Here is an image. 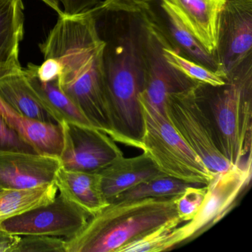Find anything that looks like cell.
<instances>
[{
  "instance_id": "2",
  "label": "cell",
  "mask_w": 252,
  "mask_h": 252,
  "mask_svg": "<svg viewBox=\"0 0 252 252\" xmlns=\"http://www.w3.org/2000/svg\"><path fill=\"white\" fill-rule=\"evenodd\" d=\"M44 59L60 63L62 91L75 103L94 127L111 135L103 73L104 42L91 9L59 17L46 39L39 45Z\"/></svg>"
},
{
  "instance_id": "27",
  "label": "cell",
  "mask_w": 252,
  "mask_h": 252,
  "mask_svg": "<svg viewBox=\"0 0 252 252\" xmlns=\"http://www.w3.org/2000/svg\"><path fill=\"white\" fill-rule=\"evenodd\" d=\"M153 1L154 0H104L98 5L103 9L141 12L150 8Z\"/></svg>"
},
{
  "instance_id": "17",
  "label": "cell",
  "mask_w": 252,
  "mask_h": 252,
  "mask_svg": "<svg viewBox=\"0 0 252 252\" xmlns=\"http://www.w3.org/2000/svg\"><path fill=\"white\" fill-rule=\"evenodd\" d=\"M54 183L60 194L91 217L109 204L101 189L98 173L69 170L61 166Z\"/></svg>"
},
{
  "instance_id": "6",
  "label": "cell",
  "mask_w": 252,
  "mask_h": 252,
  "mask_svg": "<svg viewBox=\"0 0 252 252\" xmlns=\"http://www.w3.org/2000/svg\"><path fill=\"white\" fill-rule=\"evenodd\" d=\"M197 85L167 97L166 118L207 169L219 173L233 166L221 153L213 122Z\"/></svg>"
},
{
  "instance_id": "25",
  "label": "cell",
  "mask_w": 252,
  "mask_h": 252,
  "mask_svg": "<svg viewBox=\"0 0 252 252\" xmlns=\"http://www.w3.org/2000/svg\"><path fill=\"white\" fill-rule=\"evenodd\" d=\"M20 236L11 252H66L63 237L44 235Z\"/></svg>"
},
{
  "instance_id": "18",
  "label": "cell",
  "mask_w": 252,
  "mask_h": 252,
  "mask_svg": "<svg viewBox=\"0 0 252 252\" xmlns=\"http://www.w3.org/2000/svg\"><path fill=\"white\" fill-rule=\"evenodd\" d=\"M23 0H0V64L22 67L20 43L24 37Z\"/></svg>"
},
{
  "instance_id": "13",
  "label": "cell",
  "mask_w": 252,
  "mask_h": 252,
  "mask_svg": "<svg viewBox=\"0 0 252 252\" xmlns=\"http://www.w3.org/2000/svg\"><path fill=\"white\" fill-rule=\"evenodd\" d=\"M101 189L109 203L135 186L162 173L147 153L132 158L122 157L98 172ZM167 176V175H166Z\"/></svg>"
},
{
  "instance_id": "14",
  "label": "cell",
  "mask_w": 252,
  "mask_h": 252,
  "mask_svg": "<svg viewBox=\"0 0 252 252\" xmlns=\"http://www.w3.org/2000/svg\"><path fill=\"white\" fill-rule=\"evenodd\" d=\"M167 1L194 37L208 52L215 56L220 17L226 0Z\"/></svg>"
},
{
  "instance_id": "7",
  "label": "cell",
  "mask_w": 252,
  "mask_h": 252,
  "mask_svg": "<svg viewBox=\"0 0 252 252\" xmlns=\"http://www.w3.org/2000/svg\"><path fill=\"white\" fill-rule=\"evenodd\" d=\"M252 159L217 173L206 185L200 211L191 220L175 228L177 245L199 237L222 219L252 178Z\"/></svg>"
},
{
  "instance_id": "5",
  "label": "cell",
  "mask_w": 252,
  "mask_h": 252,
  "mask_svg": "<svg viewBox=\"0 0 252 252\" xmlns=\"http://www.w3.org/2000/svg\"><path fill=\"white\" fill-rule=\"evenodd\" d=\"M140 104L144 118L141 150L164 175L189 184L207 185L216 174L211 172L186 144L166 116Z\"/></svg>"
},
{
  "instance_id": "29",
  "label": "cell",
  "mask_w": 252,
  "mask_h": 252,
  "mask_svg": "<svg viewBox=\"0 0 252 252\" xmlns=\"http://www.w3.org/2000/svg\"><path fill=\"white\" fill-rule=\"evenodd\" d=\"M64 7V14L74 16L82 14L94 8L99 3V0H60Z\"/></svg>"
},
{
  "instance_id": "32",
  "label": "cell",
  "mask_w": 252,
  "mask_h": 252,
  "mask_svg": "<svg viewBox=\"0 0 252 252\" xmlns=\"http://www.w3.org/2000/svg\"><path fill=\"white\" fill-rule=\"evenodd\" d=\"M41 1L45 2L50 8H52L54 11H55L58 14L59 17H64V16H65L64 11L60 7V0H41Z\"/></svg>"
},
{
  "instance_id": "8",
  "label": "cell",
  "mask_w": 252,
  "mask_h": 252,
  "mask_svg": "<svg viewBox=\"0 0 252 252\" xmlns=\"http://www.w3.org/2000/svg\"><path fill=\"white\" fill-rule=\"evenodd\" d=\"M91 215L61 194L46 206L0 221L11 235H44L69 239L86 225Z\"/></svg>"
},
{
  "instance_id": "21",
  "label": "cell",
  "mask_w": 252,
  "mask_h": 252,
  "mask_svg": "<svg viewBox=\"0 0 252 252\" xmlns=\"http://www.w3.org/2000/svg\"><path fill=\"white\" fill-rule=\"evenodd\" d=\"M194 184L184 182L172 177L161 175L147 180L126 190L113 202L144 198H163L179 195Z\"/></svg>"
},
{
  "instance_id": "15",
  "label": "cell",
  "mask_w": 252,
  "mask_h": 252,
  "mask_svg": "<svg viewBox=\"0 0 252 252\" xmlns=\"http://www.w3.org/2000/svg\"><path fill=\"white\" fill-rule=\"evenodd\" d=\"M0 100L23 116L61 124L57 115L31 85L23 70L0 79Z\"/></svg>"
},
{
  "instance_id": "3",
  "label": "cell",
  "mask_w": 252,
  "mask_h": 252,
  "mask_svg": "<svg viewBox=\"0 0 252 252\" xmlns=\"http://www.w3.org/2000/svg\"><path fill=\"white\" fill-rule=\"evenodd\" d=\"M175 198L174 196L109 203L91 216L76 235L66 239V252H118L160 225L181 220Z\"/></svg>"
},
{
  "instance_id": "28",
  "label": "cell",
  "mask_w": 252,
  "mask_h": 252,
  "mask_svg": "<svg viewBox=\"0 0 252 252\" xmlns=\"http://www.w3.org/2000/svg\"><path fill=\"white\" fill-rule=\"evenodd\" d=\"M33 68L38 79L43 82L58 79L62 70L60 63L54 58L45 59V61L40 66L33 64Z\"/></svg>"
},
{
  "instance_id": "19",
  "label": "cell",
  "mask_w": 252,
  "mask_h": 252,
  "mask_svg": "<svg viewBox=\"0 0 252 252\" xmlns=\"http://www.w3.org/2000/svg\"><path fill=\"white\" fill-rule=\"evenodd\" d=\"M58 189L54 183L28 189H0V221L26 213L55 200Z\"/></svg>"
},
{
  "instance_id": "31",
  "label": "cell",
  "mask_w": 252,
  "mask_h": 252,
  "mask_svg": "<svg viewBox=\"0 0 252 252\" xmlns=\"http://www.w3.org/2000/svg\"><path fill=\"white\" fill-rule=\"evenodd\" d=\"M22 70H23L22 67L0 64V79H3L4 77L9 76V75L18 73Z\"/></svg>"
},
{
  "instance_id": "12",
  "label": "cell",
  "mask_w": 252,
  "mask_h": 252,
  "mask_svg": "<svg viewBox=\"0 0 252 252\" xmlns=\"http://www.w3.org/2000/svg\"><path fill=\"white\" fill-rule=\"evenodd\" d=\"M151 9L156 24L172 48L186 58L220 73L216 57L208 52L186 27L167 0H154Z\"/></svg>"
},
{
  "instance_id": "1",
  "label": "cell",
  "mask_w": 252,
  "mask_h": 252,
  "mask_svg": "<svg viewBox=\"0 0 252 252\" xmlns=\"http://www.w3.org/2000/svg\"><path fill=\"white\" fill-rule=\"evenodd\" d=\"M99 4V3H98ZM91 9L104 42L106 98L115 141L141 149L144 118L139 102L145 79L147 10L141 12Z\"/></svg>"
},
{
  "instance_id": "33",
  "label": "cell",
  "mask_w": 252,
  "mask_h": 252,
  "mask_svg": "<svg viewBox=\"0 0 252 252\" xmlns=\"http://www.w3.org/2000/svg\"></svg>"
},
{
  "instance_id": "4",
  "label": "cell",
  "mask_w": 252,
  "mask_h": 252,
  "mask_svg": "<svg viewBox=\"0 0 252 252\" xmlns=\"http://www.w3.org/2000/svg\"><path fill=\"white\" fill-rule=\"evenodd\" d=\"M221 153L232 166L252 159V54L225 76L221 86L199 83Z\"/></svg>"
},
{
  "instance_id": "23",
  "label": "cell",
  "mask_w": 252,
  "mask_h": 252,
  "mask_svg": "<svg viewBox=\"0 0 252 252\" xmlns=\"http://www.w3.org/2000/svg\"><path fill=\"white\" fill-rule=\"evenodd\" d=\"M181 220L169 221L121 248L118 252H160L177 246L175 228Z\"/></svg>"
},
{
  "instance_id": "26",
  "label": "cell",
  "mask_w": 252,
  "mask_h": 252,
  "mask_svg": "<svg viewBox=\"0 0 252 252\" xmlns=\"http://www.w3.org/2000/svg\"><path fill=\"white\" fill-rule=\"evenodd\" d=\"M5 152L36 153L0 115V153Z\"/></svg>"
},
{
  "instance_id": "10",
  "label": "cell",
  "mask_w": 252,
  "mask_h": 252,
  "mask_svg": "<svg viewBox=\"0 0 252 252\" xmlns=\"http://www.w3.org/2000/svg\"><path fill=\"white\" fill-rule=\"evenodd\" d=\"M252 54V0H226L218 26L215 56L226 76Z\"/></svg>"
},
{
  "instance_id": "30",
  "label": "cell",
  "mask_w": 252,
  "mask_h": 252,
  "mask_svg": "<svg viewBox=\"0 0 252 252\" xmlns=\"http://www.w3.org/2000/svg\"><path fill=\"white\" fill-rule=\"evenodd\" d=\"M20 236L11 235L0 230V252H11Z\"/></svg>"
},
{
  "instance_id": "20",
  "label": "cell",
  "mask_w": 252,
  "mask_h": 252,
  "mask_svg": "<svg viewBox=\"0 0 252 252\" xmlns=\"http://www.w3.org/2000/svg\"><path fill=\"white\" fill-rule=\"evenodd\" d=\"M23 71L31 85L52 109L61 121V123L66 122L76 125L92 126L79 107L62 91L59 86L58 79L48 82L39 80L35 73L32 63H29L26 68H23Z\"/></svg>"
},
{
  "instance_id": "16",
  "label": "cell",
  "mask_w": 252,
  "mask_h": 252,
  "mask_svg": "<svg viewBox=\"0 0 252 252\" xmlns=\"http://www.w3.org/2000/svg\"><path fill=\"white\" fill-rule=\"evenodd\" d=\"M0 115L36 153L60 156L63 147L61 124L47 123L22 116L0 100Z\"/></svg>"
},
{
  "instance_id": "11",
  "label": "cell",
  "mask_w": 252,
  "mask_h": 252,
  "mask_svg": "<svg viewBox=\"0 0 252 252\" xmlns=\"http://www.w3.org/2000/svg\"><path fill=\"white\" fill-rule=\"evenodd\" d=\"M60 158L26 152L0 153V188L28 189L54 182Z\"/></svg>"
},
{
  "instance_id": "24",
  "label": "cell",
  "mask_w": 252,
  "mask_h": 252,
  "mask_svg": "<svg viewBox=\"0 0 252 252\" xmlns=\"http://www.w3.org/2000/svg\"><path fill=\"white\" fill-rule=\"evenodd\" d=\"M206 190V186L194 184L175 196L177 213L182 222L191 220L198 213L204 201Z\"/></svg>"
},
{
  "instance_id": "22",
  "label": "cell",
  "mask_w": 252,
  "mask_h": 252,
  "mask_svg": "<svg viewBox=\"0 0 252 252\" xmlns=\"http://www.w3.org/2000/svg\"><path fill=\"white\" fill-rule=\"evenodd\" d=\"M162 53L165 60L171 66L194 82L214 87L225 84V76L186 58L171 46L166 37L163 41Z\"/></svg>"
},
{
  "instance_id": "9",
  "label": "cell",
  "mask_w": 252,
  "mask_h": 252,
  "mask_svg": "<svg viewBox=\"0 0 252 252\" xmlns=\"http://www.w3.org/2000/svg\"><path fill=\"white\" fill-rule=\"evenodd\" d=\"M63 147L59 156L62 167L69 170L98 173L123 157L114 140L92 126L63 122Z\"/></svg>"
}]
</instances>
